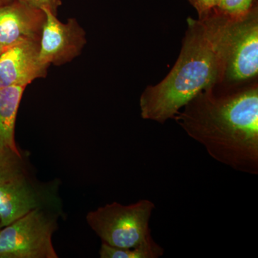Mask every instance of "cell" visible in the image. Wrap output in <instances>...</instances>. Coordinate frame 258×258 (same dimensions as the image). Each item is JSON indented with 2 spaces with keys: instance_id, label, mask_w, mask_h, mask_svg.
Masks as SVG:
<instances>
[{
  "instance_id": "1",
  "label": "cell",
  "mask_w": 258,
  "mask_h": 258,
  "mask_svg": "<svg viewBox=\"0 0 258 258\" xmlns=\"http://www.w3.org/2000/svg\"><path fill=\"white\" fill-rule=\"evenodd\" d=\"M177 117L190 137L209 155L232 169L258 174V92L207 96L189 102Z\"/></svg>"
},
{
  "instance_id": "2",
  "label": "cell",
  "mask_w": 258,
  "mask_h": 258,
  "mask_svg": "<svg viewBox=\"0 0 258 258\" xmlns=\"http://www.w3.org/2000/svg\"><path fill=\"white\" fill-rule=\"evenodd\" d=\"M224 22L217 19L191 22V31L174 69L141 97L144 119L164 123L215 82L228 58L235 28Z\"/></svg>"
},
{
  "instance_id": "3",
  "label": "cell",
  "mask_w": 258,
  "mask_h": 258,
  "mask_svg": "<svg viewBox=\"0 0 258 258\" xmlns=\"http://www.w3.org/2000/svg\"><path fill=\"white\" fill-rule=\"evenodd\" d=\"M155 205L150 200L123 205L118 203L88 212L86 221L102 242L120 248H134L154 242L149 222Z\"/></svg>"
},
{
  "instance_id": "4",
  "label": "cell",
  "mask_w": 258,
  "mask_h": 258,
  "mask_svg": "<svg viewBox=\"0 0 258 258\" xmlns=\"http://www.w3.org/2000/svg\"><path fill=\"white\" fill-rule=\"evenodd\" d=\"M55 212L37 209L0 229V258H57Z\"/></svg>"
},
{
  "instance_id": "5",
  "label": "cell",
  "mask_w": 258,
  "mask_h": 258,
  "mask_svg": "<svg viewBox=\"0 0 258 258\" xmlns=\"http://www.w3.org/2000/svg\"><path fill=\"white\" fill-rule=\"evenodd\" d=\"M53 186L36 184L26 173L0 184V227L16 221L37 209L59 212Z\"/></svg>"
},
{
  "instance_id": "6",
  "label": "cell",
  "mask_w": 258,
  "mask_h": 258,
  "mask_svg": "<svg viewBox=\"0 0 258 258\" xmlns=\"http://www.w3.org/2000/svg\"><path fill=\"white\" fill-rule=\"evenodd\" d=\"M42 10L46 20L40 39L39 60L47 67L71 62L82 52L86 44V32L75 19L63 23L50 10Z\"/></svg>"
},
{
  "instance_id": "7",
  "label": "cell",
  "mask_w": 258,
  "mask_h": 258,
  "mask_svg": "<svg viewBox=\"0 0 258 258\" xmlns=\"http://www.w3.org/2000/svg\"><path fill=\"white\" fill-rule=\"evenodd\" d=\"M45 20L43 10L20 0L0 7V44L6 50L20 42H40Z\"/></svg>"
},
{
  "instance_id": "8",
  "label": "cell",
  "mask_w": 258,
  "mask_h": 258,
  "mask_svg": "<svg viewBox=\"0 0 258 258\" xmlns=\"http://www.w3.org/2000/svg\"><path fill=\"white\" fill-rule=\"evenodd\" d=\"M40 42H23L0 55V89L10 86H28L47 76L48 67L39 60Z\"/></svg>"
},
{
  "instance_id": "9",
  "label": "cell",
  "mask_w": 258,
  "mask_h": 258,
  "mask_svg": "<svg viewBox=\"0 0 258 258\" xmlns=\"http://www.w3.org/2000/svg\"><path fill=\"white\" fill-rule=\"evenodd\" d=\"M232 79L245 80L258 71V26L255 20L235 26L229 50Z\"/></svg>"
},
{
  "instance_id": "10",
  "label": "cell",
  "mask_w": 258,
  "mask_h": 258,
  "mask_svg": "<svg viewBox=\"0 0 258 258\" xmlns=\"http://www.w3.org/2000/svg\"><path fill=\"white\" fill-rule=\"evenodd\" d=\"M26 86L0 89V148L20 153L15 140V122L19 106Z\"/></svg>"
},
{
  "instance_id": "11",
  "label": "cell",
  "mask_w": 258,
  "mask_h": 258,
  "mask_svg": "<svg viewBox=\"0 0 258 258\" xmlns=\"http://www.w3.org/2000/svg\"><path fill=\"white\" fill-rule=\"evenodd\" d=\"M164 253V248L155 241L134 248H120L102 242L99 251L101 258H159Z\"/></svg>"
},
{
  "instance_id": "12",
  "label": "cell",
  "mask_w": 258,
  "mask_h": 258,
  "mask_svg": "<svg viewBox=\"0 0 258 258\" xmlns=\"http://www.w3.org/2000/svg\"><path fill=\"white\" fill-rule=\"evenodd\" d=\"M26 173L20 153L0 148V184Z\"/></svg>"
},
{
  "instance_id": "13",
  "label": "cell",
  "mask_w": 258,
  "mask_h": 258,
  "mask_svg": "<svg viewBox=\"0 0 258 258\" xmlns=\"http://www.w3.org/2000/svg\"><path fill=\"white\" fill-rule=\"evenodd\" d=\"M254 0H221L216 8L230 16H242L249 13Z\"/></svg>"
},
{
  "instance_id": "14",
  "label": "cell",
  "mask_w": 258,
  "mask_h": 258,
  "mask_svg": "<svg viewBox=\"0 0 258 258\" xmlns=\"http://www.w3.org/2000/svg\"><path fill=\"white\" fill-rule=\"evenodd\" d=\"M38 9L50 10L54 15H57V8L62 5L60 0H20Z\"/></svg>"
},
{
  "instance_id": "15",
  "label": "cell",
  "mask_w": 258,
  "mask_h": 258,
  "mask_svg": "<svg viewBox=\"0 0 258 258\" xmlns=\"http://www.w3.org/2000/svg\"><path fill=\"white\" fill-rule=\"evenodd\" d=\"M200 15L208 13L215 9L221 0H190Z\"/></svg>"
},
{
  "instance_id": "16",
  "label": "cell",
  "mask_w": 258,
  "mask_h": 258,
  "mask_svg": "<svg viewBox=\"0 0 258 258\" xmlns=\"http://www.w3.org/2000/svg\"><path fill=\"white\" fill-rule=\"evenodd\" d=\"M13 0H0V7L4 6L5 5L9 4Z\"/></svg>"
},
{
  "instance_id": "17",
  "label": "cell",
  "mask_w": 258,
  "mask_h": 258,
  "mask_svg": "<svg viewBox=\"0 0 258 258\" xmlns=\"http://www.w3.org/2000/svg\"><path fill=\"white\" fill-rule=\"evenodd\" d=\"M4 48H3V46H2L1 44H0V55L4 52Z\"/></svg>"
},
{
  "instance_id": "18",
  "label": "cell",
  "mask_w": 258,
  "mask_h": 258,
  "mask_svg": "<svg viewBox=\"0 0 258 258\" xmlns=\"http://www.w3.org/2000/svg\"><path fill=\"white\" fill-rule=\"evenodd\" d=\"M0 229H1V227H0Z\"/></svg>"
}]
</instances>
